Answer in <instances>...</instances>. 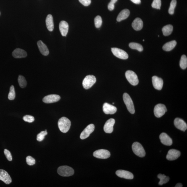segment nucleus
<instances>
[{"label":"nucleus","mask_w":187,"mask_h":187,"mask_svg":"<svg viewBox=\"0 0 187 187\" xmlns=\"http://www.w3.org/2000/svg\"><path fill=\"white\" fill-rule=\"evenodd\" d=\"M71 125L70 120L65 117H62L58 121L59 128L63 133H66L69 130Z\"/></svg>","instance_id":"obj_1"},{"label":"nucleus","mask_w":187,"mask_h":187,"mask_svg":"<svg viewBox=\"0 0 187 187\" xmlns=\"http://www.w3.org/2000/svg\"><path fill=\"white\" fill-rule=\"evenodd\" d=\"M57 172L60 175L63 177L72 176L74 173V171L73 168L67 166L59 167L58 169Z\"/></svg>","instance_id":"obj_2"},{"label":"nucleus","mask_w":187,"mask_h":187,"mask_svg":"<svg viewBox=\"0 0 187 187\" xmlns=\"http://www.w3.org/2000/svg\"><path fill=\"white\" fill-rule=\"evenodd\" d=\"M123 100L127 110L131 114L135 113V109L133 102L129 95L127 93H125L123 95Z\"/></svg>","instance_id":"obj_3"},{"label":"nucleus","mask_w":187,"mask_h":187,"mask_svg":"<svg viewBox=\"0 0 187 187\" xmlns=\"http://www.w3.org/2000/svg\"><path fill=\"white\" fill-rule=\"evenodd\" d=\"M125 77L130 84L133 86L137 85L139 83L138 77L136 74L131 70H127L125 72Z\"/></svg>","instance_id":"obj_4"},{"label":"nucleus","mask_w":187,"mask_h":187,"mask_svg":"<svg viewBox=\"0 0 187 187\" xmlns=\"http://www.w3.org/2000/svg\"><path fill=\"white\" fill-rule=\"evenodd\" d=\"M132 149L134 153L140 157H143L146 155L145 151L143 147L138 142H135L132 144Z\"/></svg>","instance_id":"obj_5"},{"label":"nucleus","mask_w":187,"mask_h":187,"mask_svg":"<svg viewBox=\"0 0 187 187\" xmlns=\"http://www.w3.org/2000/svg\"><path fill=\"white\" fill-rule=\"evenodd\" d=\"M96 81V78L94 76L89 75L86 76L83 81V87L86 89H89L95 84Z\"/></svg>","instance_id":"obj_6"},{"label":"nucleus","mask_w":187,"mask_h":187,"mask_svg":"<svg viewBox=\"0 0 187 187\" xmlns=\"http://www.w3.org/2000/svg\"><path fill=\"white\" fill-rule=\"evenodd\" d=\"M167 111L166 107L164 104H159L156 105L154 109V115L157 118H161Z\"/></svg>","instance_id":"obj_7"},{"label":"nucleus","mask_w":187,"mask_h":187,"mask_svg":"<svg viewBox=\"0 0 187 187\" xmlns=\"http://www.w3.org/2000/svg\"><path fill=\"white\" fill-rule=\"evenodd\" d=\"M93 156L98 159H106L110 157V154L107 150L101 149L98 150L94 152Z\"/></svg>","instance_id":"obj_8"},{"label":"nucleus","mask_w":187,"mask_h":187,"mask_svg":"<svg viewBox=\"0 0 187 187\" xmlns=\"http://www.w3.org/2000/svg\"><path fill=\"white\" fill-rule=\"evenodd\" d=\"M111 51L114 55L119 58L125 60L128 58V54L122 49L113 47L111 48Z\"/></svg>","instance_id":"obj_9"},{"label":"nucleus","mask_w":187,"mask_h":187,"mask_svg":"<svg viewBox=\"0 0 187 187\" xmlns=\"http://www.w3.org/2000/svg\"><path fill=\"white\" fill-rule=\"evenodd\" d=\"M94 129L95 126L93 124H90L88 125L81 132L80 135L81 139H84L89 137L90 134L94 131Z\"/></svg>","instance_id":"obj_10"},{"label":"nucleus","mask_w":187,"mask_h":187,"mask_svg":"<svg viewBox=\"0 0 187 187\" xmlns=\"http://www.w3.org/2000/svg\"><path fill=\"white\" fill-rule=\"evenodd\" d=\"M181 155L179 151L174 149H171L168 151L166 159L169 161H174L177 159Z\"/></svg>","instance_id":"obj_11"},{"label":"nucleus","mask_w":187,"mask_h":187,"mask_svg":"<svg viewBox=\"0 0 187 187\" xmlns=\"http://www.w3.org/2000/svg\"><path fill=\"white\" fill-rule=\"evenodd\" d=\"M60 99V97L59 95L51 94L45 96L43 98V101L45 103H52L58 102Z\"/></svg>","instance_id":"obj_12"},{"label":"nucleus","mask_w":187,"mask_h":187,"mask_svg":"<svg viewBox=\"0 0 187 187\" xmlns=\"http://www.w3.org/2000/svg\"><path fill=\"white\" fill-rule=\"evenodd\" d=\"M115 123V120L114 119H110L107 121L104 127V131L106 133H112L113 131V126Z\"/></svg>","instance_id":"obj_13"},{"label":"nucleus","mask_w":187,"mask_h":187,"mask_svg":"<svg viewBox=\"0 0 187 187\" xmlns=\"http://www.w3.org/2000/svg\"><path fill=\"white\" fill-rule=\"evenodd\" d=\"M0 180L7 184H9L12 182V178L8 173L4 170L0 169Z\"/></svg>","instance_id":"obj_14"},{"label":"nucleus","mask_w":187,"mask_h":187,"mask_svg":"<svg viewBox=\"0 0 187 187\" xmlns=\"http://www.w3.org/2000/svg\"><path fill=\"white\" fill-rule=\"evenodd\" d=\"M103 109L104 113L107 115L114 114L116 113L117 111L116 107L107 103H105L104 104Z\"/></svg>","instance_id":"obj_15"},{"label":"nucleus","mask_w":187,"mask_h":187,"mask_svg":"<svg viewBox=\"0 0 187 187\" xmlns=\"http://www.w3.org/2000/svg\"><path fill=\"white\" fill-rule=\"evenodd\" d=\"M116 174L119 177L126 179L132 180L134 177L133 175L131 173L123 170H119L117 171Z\"/></svg>","instance_id":"obj_16"},{"label":"nucleus","mask_w":187,"mask_h":187,"mask_svg":"<svg viewBox=\"0 0 187 187\" xmlns=\"http://www.w3.org/2000/svg\"><path fill=\"white\" fill-rule=\"evenodd\" d=\"M175 126L177 128L185 132L187 129V124L184 121L179 118L175 119L174 121Z\"/></svg>","instance_id":"obj_17"},{"label":"nucleus","mask_w":187,"mask_h":187,"mask_svg":"<svg viewBox=\"0 0 187 187\" xmlns=\"http://www.w3.org/2000/svg\"><path fill=\"white\" fill-rule=\"evenodd\" d=\"M152 82L153 85L155 89L159 90L162 89L164 83H163V80L161 78L156 76H153Z\"/></svg>","instance_id":"obj_18"},{"label":"nucleus","mask_w":187,"mask_h":187,"mask_svg":"<svg viewBox=\"0 0 187 187\" xmlns=\"http://www.w3.org/2000/svg\"><path fill=\"white\" fill-rule=\"evenodd\" d=\"M159 138L161 142L164 145L167 146L172 145L173 144L172 139L166 133H161L159 136Z\"/></svg>","instance_id":"obj_19"},{"label":"nucleus","mask_w":187,"mask_h":187,"mask_svg":"<svg viewBox=\"0 0 187 187\" xmlns=\"http://www.w3.org/2000/svg\"><path fill=\"white\" fill-rule=\"evenodd\" d=\"M59 30L63 36H66L69 29V25L67 22L62 21L60 22L59 25Z\"/></svg>","instance_id":"obj_20"},{"label":"nucleus","mask_w":187,"mask_h":187,"mask_svg":"<svg viewBox=\"0 0 187 187\" xmlns=\"http://www.w3.org/2000/svg\"><path fill=\"white\" fill-rule=\"evenodd\" d=\"M12 55L15 58H21L26 57L27 54L25 50L17 48L13 51Z\"/></svg>","instance_id":"obj_21"},{"label":"nucleus","mask_w":187,"mask_h":187,"mask_svg":"<svg viewBox=\"0 0 187 187\" xmlns=\"http://www.w3.org/2000/svg\"><path fill=\"white\" fill-rule=\"evenodd\" d=\"M39 50L42 54L45 56L48 55L49 52L47 45L43 43L41 40L37 42Z\"/></svg>","instance_id":"obj_22"},{"label":"nucleus","mask_w":187,"mask_h":187,"mask_svg":"<svg viewBox=\"0 0 187 187\" xmlns=\"http://www.w3.org/2000/svg\"><path fill=\"white\" fill-rule=\"evenodd\" d=\"M132 26L136 30H140L143 26V22L140 18H136L132 23Z\"/></svg>","instance_id":"obj_23"},{"label":"nucleus","mask_w":187,"mask_h":187,"mask_svg":"<svg viewBox=\"0 0 187 187\" xmlns=\"http://www.w3.org/2000/svg\"><path fill=\"white\" fill-rule=\"evenodd\" d=\"M45 22L47 29L49 31H52L54 29V23L53 18L51 15H47Z\"/></svg>","instance_id":"obj_24"},{"label":"nucleus","mask_w":187,"mask_h":187,"mask_svg":"<svg viewBox=\"0 0 187 187\" xmlns=\"http://www.w3.org/2000/svg\"><path fill=\"white\" fill-rule=\"evenodd\" d=\"M130 14V12L128 9H124L119 14L117 18V21L121 22L122 20H125L129 16Z\"/></svg>","instance_id":"obj_25"},{"label":"nucleus","mask_w":187,"mask_h":187,"mask_svg":"<svg viewBox=\"0 0 187 187\" xmlns=\"http://www.w3.org/2000/svg\"><path fill=\"white\" fill-rule=\"evenodd\" d=\"M176 44L177 42L176 41L173 40L163 45V49L164 51H169L172 50L176 46Z\"/></svg>","instance_id":"obj_26"},{"label":"nucleus","mask_w":187,"mask_h":187,"mask_svg":"<svg viewBox=\"0 0 187 187\" xmlns=\"http://www.w3.org/2000/svg\"><path fill=\"white\" fill-rule=\"evenodd\" d=\"M173 26L171 25H168L164 26L162 28V31L164 35L167 36L172 33Z\"/></svg>","instance_id":"obj_27"},{"label":"nucleus","mask_w":187,"mask_h":187,"mask_svg":"<svg viewBox=\"0 0 187 187\" xmlns=\"http://www.w3.org/2000/svg\"><path fill=\"white\" fill-rule=\"evenodd\" d=\"M158 178L160 180L159 182L160 185H162L167 183L169 180V177L166 176L164 174H159L158 175Z\"/></svg>","instance_id":"obj_28"},{"label":"nucleus","mask_w":187,"mask_h":187,"mask_svg":"<svg viewBox=\"0 0 187 187\" xmlns=\"http://www.w3.org/2000/svg\"><path fill=\"white\" fill-rule=\"evenodd\" d=\"M129 46L131 49H135L140 52H142L143 50V47L140 44L131 42L129 44Z\"/></svg>","instance_id":"obj_29"},{"label":"nucleus","mask_w":187,"mask_h":187,"mask_svg":"<svg viewBox=\"0 0 187 187\" xmlns=\"http://www.w3.org/2000/svg\"><path fill=\"white\" fill-rule=\"evenodd\" d=\"M18 81L19 85L22 88H24L26 87L27 85V82L25 77L23 76H19Z\"/></svg>","instance_id":"obj_30"},{"label":"nucleus","mask_w":187,"mask_h":187,"mask_svg":"<svg viewBox=\"0 0 187 187\" xmlns=\"http://www.w3.org/2000/svg\"><path fill=\"white\" fill-rule=\"evenodd\" d=\"M180 66L182 69H185L187 67V58L186 56L185 55L182 56L180 61Z\"/></svg>","instance_id":"obj_31"},{"label":"nucleus","mask_w":187,"mask_h":187,"mask_svg":"<svg viewBox=\"0 0 187 187\" xmlns=\"http://www.w3.org/2000/svg\"><path fill=\"white\" fill-rule=\"evenodd\" d=\"M16 96V94L14 86L13 85L11 86L10 88V91L8 95V98L9 100H14Z\"/></svg>","instance_id":"obj_32"},{"label":"nucleus","mask_w":187,"mask_h":187,"mask_svg":"<svg viewBox=\"0 0 187 187\" xmlns=\"http://www.w3.org/2000/svg\"><path fill=\"white\" fill-rule=\"evenodd\" d=\"M177 1L176 0H172L171 1L170 6L168 10V12L170 14L173 15L174 13V9L176 6Z\"/></svg>","instance_id":"obj_33"},{"label":"nucleus","mask_w":187,"mask_h":187,"mask_svg":"<svg viewBox=\"0 0 187 187\" xmlns=\"http://www.w3.org/2000/svg\"><path fill=\"white\" fill-rule=\"evenodd\" d=\"M94 22L95 26L96 28H100L101 26L102 23V20L101 17L100 16H97L94 19Z\"/></svg>","instance_id":"obj_34"},{"label":"nucleus","mask_w":187,"mask_h":187,"mask_svg":"<svg viewBox=\"0 0 187 187\" xmlns=\"http://www.w3.org/2000/svg\"><path fill=\"white\" fill-rule=\"evenodd\" d=\"M47 131H42L37 136V140L38 142H42L43 141L45 136L47 135Z\"/></svg>","instance_id":"obj_35"},{"label":"nucleus","mask_w":187,"mask_h":187,"mask_svg":"<svg viewBox=\"0 0 187 187\" xmlns=\"http://www.w3.org/2000/svg\"><path fill=\"white\" fill-rule=\"evenodd\" d=\"M152 6V8L157 9H160L161 6V0H154Z\"/></svg>","instance_id":"obj_36"},{"label":"nucleus","mask_w":187,"mask_h":187,"mask_svg":"<svg viewBox=\"0 0 187 187\" xmlns=\"http://www.w3.org/2000/svg\"><path fill=\"white\" fill-rule=\"evenodd\" d=\"M26 162L27 164L29 165L32 166L35 163V160L33 158L30 156H28L26 158Z\"/></svg>","instance_id":"obj_37"},{"label":"nucleus","mask_w":187,"mask_h":187,"mask_svg":"<svg viewBox=\"0 0 187 187\" xmlns=\"http://www.w3.org/2000/svg\"><path fill=\"white\" fill-rule=\"evenodd\" d=\"M23 120L25 122L32 123L34 121L35 119L33 116L31 115H26L23 117Z\"/></svg>","instance_id":"obj_38"},{"label":"nucleus","mask_w":187,"mask_h":187,"mask_svg":"<svg viewBox=\"0 0 187 187\" xmlns=\"http://www.w3.org/2000/svg\"><path fill=\"white\" fill-rule=\"evenodd\" d=\"M4 153L8 161H11L12 160V157L11 152L9 150L7 149H5L4 150Z\"/></svg>","instance_id":"obj_39"},{"label":"nucleus","mask_w":187,"mask_h":187,"mask_svg":"<svg viewBox=\"0 0 187 187\" xmlns=\"http://www.w3.org/2000/svg\"><path fill=\"white\" fill-rule=\"evenodd\" d=\"M118 0H111L110 2L109 3L108 5V8L110 11H111L114 9L115 4Z\"/></svg>","instance_id":"obj_40"},{"label":"nucleus","mask_w":187,"mask_h":187,"mask_svg":"<svg viewBox=\"0 0 187 187\" xmlns=\"http://www.w3.org/2000/svg\"><path fill=\"white\" fill-rule=\"evenodd\" d=\"M79 1L83 5L87 6L91 4V0H79Z\"/></svg>","instance_id":"obj_41"},{"label":"nucleus","mask_w":187,"mask_h":187,"mask_svg":"<svg viewBox=\"0 0 187 187\" xmlns=\"http://www.w3.org/2000/svg\"><path fill=\"white\" fill-rule=\"evenodd\" d=\"M130 1L135 4H140L141 2V0H130Z\"/></svg>","instance_id":"obj_42"},{"label":"nucleus","mask_w":187,"mask_h":187,"mask_svg":"<svg viewBox=\"0 0 187 187\" xmlns=\"http://www.w3.org/2000/svg\"><path fill=\"white\" fill-rule=\"evenodd\" d=\"M175 187H183V185L181 183H178L177 184L176 186H175Z\"/></svg>","instance_id":"obj_43"},{"label":"nucleus","mask_w":187,"mask_h":187,"mask_svg":"<svg viewBox=\"0 0 187 187\" xmlns=\"http://www.w3.org/2000/svg\"><path fill=\"white\" fill-rule=\"evenodd\" d=\"M143 41H144V40H143Z\"/></svg>","instance_id":"obj_44"}]
</instances>
